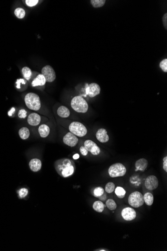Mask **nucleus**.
<instances>
[{
	"label": "nucleus",
	"instance_id": "nucleus-1",
	"mask_svg": "<svg viewBox=\"0 0 167 251\" xmlns=\"http://www.w3.org/2000/svg\"><path fill=\"white\" fill-rule=\"evenodd\" d=\"M54 167L59 175L64 178L72 176L76 171V167L74 162L69 158H64L57 160L55 162Z\"/></svg>",
	"mask_w": 167,
	"mask_h": 251
},
{
	"label": "nucleus",
	"instance_id": "nucleus-2",
	"mask_svg": "<svg viewBox=\"0 0 167 251\" xmlns=\"http://www.w3.org/2000/svg\"><path fill=\"white\" fill-rule=\"evenodd\" d=\"M71 105L75 111L79 113H86L89 108L86 100L80 96H76L73 98L71 100Z\"/></svg>",
	"mask_w": 167,
	"mask_h": 251
},
{
	"label": "nucleus",
	"instance_id": "nucleus-3",
	"mask_svg": "<svg viewBox=\"0 0 167 251\" xmlns=\"http://www.w3.org/2000/svg\"><path fill=\"white\" fill-rule=\"evenodd\" d=\"M25 103L27 107L31 110L37 111L41 107V101L39 96L34 93L27 94L25 97Z\"/></svg>",
	"mask_w": 167,
	"mask_h": 251
},
{
	"label": "nucleus",
	"instance_id": "nucleus-4",
	"mask_svg": "<svg viewBox=\"0 0 167 251\" xmlns=\"http://www.w3.org/2000/svg\"><path fill=\"white\" fill-rule=\"evenodd\" d=\"M126 172V167L122 163H119L112 164L108 170L109 176L112 178L123 177Z\"/></svg>",
	"mask_w": 167,
	"mask_h": 251
},
{
	"label": "nucleus",
	"instance_id": "nucleus-5",
	"mask_svg": "<svg viewBox=\"0 0 167 251\" xmlns=\"http://www.w3.org/2000/svg\"><path fill=\"white\" fill-rule=\"evenodd\" d=\"M69 128L70 132L77 137H84L87 134V129L86 126L81 122L78 121L72 122L69 125Z\"/></svg>",
	"mask_w": 167,
	"mask_h": 251
},
{
	"label": "nucleus",
	"instance_id": "nucleus-6",
	"mask_svg": "<svg viewBox=\"0 0 167 251\" xmlns=\"http://www.w3.org/2000/svg\"><path fill=\"white\" fill-rule=\"evenodd\" d=\"M129 205L133 208H138L142 206L144 203L142 194L138 191L133 192L130 195L128 198Z\"/></svg>",
	"mask_w": 167,
	"mask_h": 251
},
{
	"label": "nucleus",
	"instance_id": "nucleus-7",
	"mask_svg": "<svg viewBox=\"0 0 167 251\" xmlns=\"http://www.w3.org/2000/svg\"><path fill=\"white\" fill-rule=\"evenodd\" d=\"M42 74L48 82H52L56 78L55 72L51 66L46 65L43 67L42 69Z\"/></svg>",
	"mask_w": 167,
	"mask_h": 251
},
{
	"label": "nucleus",
	"instance_id": "nucleus-8",
	"mask_svg": "<svg viewBox=\"0 0 167 251\" xmlns=\"http://www.w3.org/2000/svg\"><path fill=\"white\" fill-rule=\"evenodd\" d=\"M86 92L90 97H94L100 93V86L97 83H91L86 87Z\"/></svg>",
	"mask_w": 167,
	"mask_h": 251
},
{
	"label": "nucleus",
	"instance_id": "nucleus-9",
	"mask_svg": "<svg viewBox=\"0 0 167 251\" xmlns=\"http://www.w3.org/2000/svg\"><path fill=\"white\" fill-rule=\"evenodd\" d=\"M84 147L88 151H90L93 155H97L100 154V148L95 142L91 140H87L85 141L84 142Z\"/></svg>",
	"mask_w": 167,
	"mask_h": 251
},
{
	"label": "nucleus",
	"instance_id": "nucleus-10",
	"mask_svg": "<svg viewBox=\"0 0 167 251\" xmlns=\"http://www.w3.org/2000/svg\"><path fill=\"white\" fill-rule=\"evenodd\" d=\"M121 215L123 219L127 221H133L137 216L135 210L130 207L124 208L121 212Z\"/></svg>",
	"mask_w": 167,
	"mask_h": 251
},
{
	"label": "nucleus",
	"instance_id": "nucleus-11",
	"mask_svg": "<svg viewBox=\"0 0 167 251\" xmlns=\"http://www.w3.org/2000/svg\"><path fill=\"white\" fill-rule=\"evenodd\" d=\"M146 187L147 190H153L157 189L159 186L158 180L157 177L153 175L149 176L146 179L145 183Z\"/></svg>",
	"mask_w": 167,
	"mask_h": 251
},
{
	"label": "nucleus",
	"instance_id": "nucleus-12",
	"mask_svg": "<svg viewBox=\"0 0 167 251\" xmlns=\"http://www.w3.org/2000/svg\"><path fill=\"white\" fill-rule=\"evenodd\" d=\"M78 138L71 132H68L63 137L64 144L70 147H74L78 142Z\"/></svg>",
	"mask_w": 167,
	"mask_h": 251
},
{
	"label": "nucleus",
	"instance_id": "nucleus-13",
	"mask_svg": "<svg viewBox=\"0 0 167 251\" xmlns=\"http://www.w3.org/2000/svg\"><path fill=\"white\" fill-rule=\"evenodd\" d=\"M96 137L98 140L102 143H106L109 140V137L107 134V131L104 128L99 129L96 133Z\"/></svg>",
	"mask_w": 167,
	"mask_h": 251
},
{
	"label": "nucleus",
	"instance_id": "nucleus-14",
	"mask_svg": "<svg viewBox=\"0 0 167 251\" xmlns=\"http://www.w3.org/2000/svg\"><path fill=\"white\" fill-rule=\"evenodd\" d=\"M41 116L36 113H32L28 116V122L31 126H37L41 122Z\"/></svg>",
	"mask_w": 167,
	"mask_h": 251
},
{
	"label": "nucleus",
	"instance_id": "nucleus-15",
	"mask_svg": "<svg viewBox=\"0 0 167 251\" xmlns=\"http://www.w3.org/2000/svg\"><path fill=\"white\" fill-rule=\"evenodd\" d=\"M30 170L33 172H38L41 170L42 167V162L38 158H33L31 160L29 163Z\"/></svg>",
	"mask_w": 167,
	"mask_h": 251
},
{
	"label": "nucleus",
	"instance_id": "nucleus-16",
	"mask_svg": "<svg viewBox=\"0 0 167 251\" xmlns=\"http://www.w3.org/2000/svg\"><path fill=\"white\" fill-rule=\"evenodd\" d=\"M148 166V161L144 158H140L135 163L136 170V171H144Z\"/></svg>",
	"mask_w": 167,
	"mask_h": 251
},
{
	"label": "nucleus",
	"instance_id": "nucleus-17",
	"mask_svg": "<svg viewBox=\"0 0 167 251\" xmlns=\"http://www.w3.org/2000/svg\"><path fill=\"white\" fill-rule=\"evenodd\" d=\"M46 80L44 76L42 74H40L37 76L36 78L32 82V85L33 87L38 86H43L45 84Z\"/></svg>",
	"mask_w": 167,
	"mask_h": 251
},
{
	"label": "nucleus",
	"instance_id": "nucleus-18",
	"mask_svg": "<svg viewBox=\"0 0 167 251\" xmlns=\"http://www.w3.org/2000/svg\"><path fill=\"white\" fill-rule=\"evenodd\" d=\"M38 131L41 137L46 138L49 134L50 129L48 125H46V124H42L39 126Z\"/></svg>",
	"mask_w": 167,
	"mask_h": 251
},
{
	"label": "nucleus",
	"instance_id": "nucleus-19",
	"mask_svg": "<svg viewBox=\"0 0 167 251\" xmlns=\"http://www.w3.org/2000/svg\"><path fill=\"white\" fill-rule=\"evenodd\" d=\"M57 114L62 118H67L70 116L69 109L65 106H61L57 110Z\"/></svg>",
	"mask_w": 167,
	"mask_h": 251
},
{
	"label": "nucleus",
	"instance_id": "nucleus-20",
	"mask_svg": "<svg viewBox=\"0 0 167 251\" xmlns=\"http://www.w3.org/2000/svg\"><path fill=\"white\" fill-rule=\"evenodd\" d=\"M105 205L101 200H98L95 202L93 203V208L96 212L98 213H102L105 209Z\"/></svg>",
	"mask_w": 167,
	"mask_h": 251
},
{
	"label": "nucleus",
	"instance_id": "nucleus-21",
	"mask_svg": "<svg viewBox=\"0 0 167 251\" xmlns=\"http://www.w3.org/2000/svg\"><path fill=\"white\" fill-rule=\"evenodd\" d=\"M19 135L22 140H25L29 137L30 133L29 129L27 127H22L19 131Z\"/></svg>",
	"mask_w": 167,
	"mask_h": 251
},
{
	"label": "nucleus",
	"instance_id": "nucleus-22",
	"mask_svg": "<svg viewBox=\"0 0 167 251\" xmlns=\"http://www.w3.org/2000/svg\"><path fill=\"white\" fill-rule=\"evenodd\" d=\"M143 198H144V202L147 206H151L153 205V202H154V197L151 193H146L143 196Z\"/></svg>",
	"mask_w": 167,
	"mask_h": 251
},
{
	"label": "nucleus",
	"instance_id": "nucleus-23",
	"mask_svg": "<svg viewBox=\"0 0 167 251\" xmlns=\"http://www.w3.org/2000/svg\"><path fill=\"white\" fill-rule=\"evenodd\" d=\"M106 1V0H91V4L95 8H101L104 6Z\"/></svg>",
	"mask_w": 167,
	"mask_h": 251
},
{
	"label": "nucleus",
	"instance_id": "nucleus-24",
	"mask_svg": "<svg viewBox=\"0 0 167 251\" xmlns=\"http://www.w3.org/2000/svg\"><path fill=\"white\" fill-rule=\"evenodd\" d=\"M115 194L120 199H123L125 197L126 192L125 189L121 187H118L115 189Z\"/></svg>",
	"mask_w": 167,
	"mask_h": 251
},
{
	"label": "nucleus",
	"instance_id": "nucleus-25",
	"mask_svg": "<svg viewBox=\"0 0 167 251\" xmlns=\"http://www.w3.org/2000/svg\"><path fill=\"white\" fill-rule=\"evenodd\" d=\"M106 206L110 210H114L116 209V203L113 199H108L106 202Z\"/></svg>",
	"mask_w": 167,
	"mask_h": 251
},
{
	"label": "nucleus",
	"instance_id": "nucleus-26",
	"mask_svg": "<svg viewBox=\"0 0 167 251\" xmlns=\"http://www.w3.org/2000/svg\"><path fill=\"white\" fill-rule=\"evenodd\" d=\"M22 74L23 76L26 79L29 80L30 79L31 75H32V71L28 67H24L23 68L22 70Z\"/></svg>",
	"mask_w": 167,
	"mask_h": 251
},
{
	"label": "nucleus",
	"instance_id": "nucleus-27",
	"mask_svg": "<svg viewBox=\"0 0 167 251\" xmlns=\"http://www.w3.org/2000/svg\"><path fill=\"white\" fill-rule=\"evenodd\" d=\"M25 11L22 8H18L15 10V15L16 17L19 19H22L24 18L25 16Z\"/></svg>",
	"mask_w": 167,
	"mask_h": 251
},
{
	"label": "nucleus",
	"instance_id": "nucleus-28",
	"mask_svg": "<svg viewBox=\"0 0 167 251\" xmlns=\"http://www.w3.org/2000/svg\"><path fill=\"white\" fill-rule=\"evenodd\" d=\"M115 185L112 182H109L107 183L105 187V190L108 193H111L115 190Z\"/></svg>",
	"mask_w": 167,
	"mask_h": 251
},
{
	"label": "nucleus",
	"instance_id": "nucleus-29",
	"mask_svg": "<svg viewBox=\"0 0 167 251\" xmlns=\"http://www.w3.org/2000/svg\"><path fill=\"white\" fill-rule=\"evenodd\" d=\"M94 196L97 197H99L102 195H103L104 193V190L103 187H97L94 189Z\"/></svg>",
	"mask_w": 167,
	"mask_h": 251
},
{
	"label": "nucleus",
	"instance_id": "nucleus-30",
	"mask_svg": "<svg viewBox=\"0 0 167 251\" xmlns=\"http://www.w3.org/2000/svg\"><path fill=\"white\" fill-rule=\"evenodd\" d=\"M160 68L164 72H167V59H164L160 62Z\"/></svg>",
	"mask_w": 167,
	"mask_h": 251
},
{
	"label": "nucleus",
	"instance_id": "nucleus-31",
	"mask_svg": "<svg viewBox=\"0 0 167 251\" xmlns=\"http://www.w3.org/2000/svg\"><path fill=\"white\" fill-rule=\"evenodd\" d=\"M28 194V190L26 188H22L19 191V197L21 198H24L26 197Z\"/></svg>",
	"mask_w": 167,
	"mask_h": 251
},
{
	"label": "nucleus",
	"instance_id": "nucleus-32",
	"mask_svg": "<svg viewBox=\"0 0 167 251\" xmlns=\"http://www.w3.org/2000/svg\"><path fill=\"white\" fill-rule=\"evenodd\" d=\"M25 2L27 6H29V7H33L38 4L39 1L38 0H26Z\"/></svg>",
	"mask_w": 167,
	"mask_h": 251
},
{
	"label": "nucleus",
	"instance_id": "nucleus-33",
	"mask_svg": "<svg viewBox=\"0 0 167 251\" xmlns=\"http://www.w3.org/2000/svg\"><path fill=\"white\" fill-rule=\"evenodd\" d=\"M18 116L20 118H25L27 116V111L24 109H21L18 112Z\"/></svg>",
	"mask_w": 167,
	"mask_h": 251
},
{
	"label": "nucleus",
	"instance_id": "nucleus-34",
	"mask_svg": "<svg viewBox=\"0 0 167 251\" xmlns=\"http://www.w3.org/2000/svg\"><path fill=\"white\" fill-rule=\"evenodd\" d=\"M80 151L82 155L83 156H86L88 154V151L87 150H86V148L84 146H82L80 148Z\"/></svg>",
	"mask_w": 167,
	"mask_h": 251
},
{
	"label": "nucleus",
	"instance_id": "nucleus-35",
	"mask_svg": "<svg viewBox=\"0 0 167 251\" xmlns=\"http://www.w3.org/2000/svg\"><path fill=\"white\" fill-rule=\"evenodd\" d=\"M162 21H163V26L164 27L166 30L167 29V13L164 14L163 15V18H162Z\"/></svg>",
	"mask_w": 167,
	"mask_h": 251
},
{
	"label": "nucleus",
	"instance_id": "nucleus-36",
	"mask_svg": "<svg viewBox=\"0 0 167 251\" xmlns=\"http://www.w3.org/2000/svg\"><path fill=\"white\" fill-rule=\"evenodd\" d=\"M22 83V84H25L26 83V81H25L24 79H18L17 80V81H16V84H17V86L16 87L18 89H20L21 88V84Z\"/></svg>",
	"mask_w": 167,
	"mask_h": 251
},
{
	"label": "nucleus",
	"instance_id": "nucleus-37",
	"mask_svg": "<svg viewBox=\"0 0 167 251\" xmlns=\"http://www.w3.org/2000/svg\"><path fill=\"white\" fill-rule=\"evenodd\" d=\"M163 169L165 171H166V173L167 172V157H165L164 158H163Z\"/></svg>",
	"mask_w": 167,
	"mask_h": 251
},
{
	"label": "nucleus",
	"instance_id": "nucleus-38",
	"mask_svg": "<svg viewBox=\"0 0 167 251\" xmlns=\"http://www.w3.org/2000/svg\"><path fill=\"white\" fill-rule=\"evenodd\" d=\"M15 111V108L14 107H13L11 108L10 111H9L8 112V115L9 116H12V115L13 114L14 112Z\"/></svg>",
	"mask_w": 167,
	"mask_h": 251
},
{
	"label": "nucleus",
	"instance_id": "nucleus-39",
	"mask_svg": "<svg viewBox=\"0 0 167 251\" xmlns=\"http://www.w3.org/2000/svg\"><path fill=\"white\" fill-rule=\"evenodd\" d=\"M100 200H106L107 199V196L105 193H104L103 195H102V196H100V197H98Z\"/></svg>",
	"mask_w": 167,
	"mask_h": 251
},
{
	"label": "nucleus",
	"instance_id": "nucleus-40",
	"mask_svg": "<svg viewBox=\"0 0 167 251\" xmlns=\"http://www.w3.org/2000/svg\"><path fill=\"white\" fill-rule=\"evenodd\" d=\"M80 157V155L78 154H75L74 155H73V158L74 160H78L79 158Z\"/></svg>",
	"mask_w": 167,
	"mask_h": 251
},
{
	"label": "nucleus",
	"instance_id": "nucleus-41",
	"mask_svg": "<svg viewBox=\"0 0 167 251\" xmlns=\"http://www.w3.org/2000/svg\"><path fill=\"white\" fill-rule=\"evenodd\" d=\"M96 251H107V250H105V249H99V250H97Z\"/></svg>",
	"mask_w": 167,
	"mask_h": 251
}]
</instances>
